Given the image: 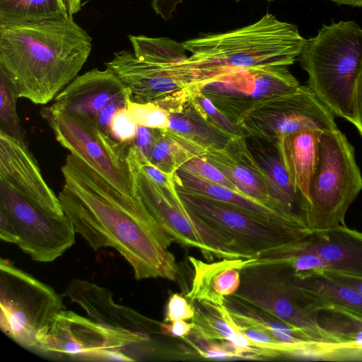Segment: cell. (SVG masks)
<instances>
[{"mask_svg":"<svg viewBox=\"0 0 362 362\" xmlns=\"http://www.w3.org/2000/svg\"><path fill=\"white\" fill-rule=\"evenodd\" d=\"M239 271L240 286L232 296L286 323L313 341L338 345L317 322L316 313L325 303L302 288L288 267L259 264Z\"/></svg>","mask_w":362,"mask_h":362,"instance_id":"5b68a950","label":"cell"},{"mask_svg":"<svg viewBox=\"0 0 362 362\" xmlns=\"http://www.w3.org/2000/svg\"><path fill=\"white\" fill-rule=\"evenodd\" d=\"M81 1L82 0H62L69 17L73 18L74 14L81 11Z\"/></svg>","mask_w":362,"mask_h":362,"instance_id":"ee69618b","label":"cell"},{"mask_svg":"<svg viewBox=\"0 0 362 362\" xmlns=\"http://www.w3.org/2000/svg\"><path fill=\"white\" fill-rule=\"evenodd\" d=\"M63 295L0 259V329L19 346L35 351L38 334L64 308Z\"/></svg>","mask_w":362,"mask_h":362,"instance_id":"ba28073f","label":"cell"},{"mask_svg":"<svg viewBox=\"0 0 362 362\" xmlns=\"http://www.w3.org/2000/svg\"><path fill=\"white\" fill-rule=\"evenodd\" d=\"M204 148L167 129H159L149 161L163 172L175 175L188 160L200 156Z\"/></svg>","mask_w":362,"mask_h":362,"instance_id":"d4e9b609","label":"cell"},{"mask_svg":"<svg viewBox=\"0 0 362 362\" xmlns=\"http://www.w3.org/2000/svg\"><path fill=\"white\" fill-rule=\"evenodd\" d=\"M59 193L75 231L94 250L112 247L132 267L137 280L176 281L178 267L167 234L136 196L118 192L71 153L62 167Z\"/></svg>","mask_w":362,"mask_h":362,"instance_id":"6da1fadb","label":"cell"},{"mask_svg":"<svg viewBox=\"0 0 362 362\" xmlns=\"http://www.w3.org/2000/svg\"><path fill=\"white\" fill-rule=\"evenodd\" d=\"M298 60L316 96L332 113L353 124L362 74V28L353 21L323 25L315 37L306 39Z\"/></svg>","mask_w":362,"mask_h":362,"instance_id":"277c9868","label":"cell"},{"mask_svg":"<svg viewBox=\"0 0 362 362\" xmlns=\"http://www.w3.org/2000/svg\"><path fill=\"white\" fill-rule=\"evenodd\" d=\"M182 339L193 347L202 358L216 360L238 358L235 354L228 349L221 342L207 340L194 329Z\"/></svg>","mask_w":362,"mask_h":362,"instance_id":"836d02e7","label":"cell"},{"mask_svg":"<svg viewBox=\"0 0 362 362\" xmlns=\"http://www.w3.org/2000/svg\"><path fill=\"white\" fill-rule=\"evenodd\" d=\"M322 132L310 130L284 136L272 144L295 188L309 202L312 177L318 161Z\"/></svg>","mask_w":362,"mask_h":362,"instance_id":"44dd1931","label":"cell"},{"mask_svg":"<svg viewBox=\"0 0 362 362\" xmlns=\"http://www.w3.org/2000/svg\"><path fill=\"white\" fill-rule=\"evenodd\" d=\"M63 296L78 304L91 320L107 329L148 341L151 334L158 331L155 325L160 323L117 303L110 289L88 281L74 279Z\"/></svg>","mask_w":362,"mask_h":362,"instance_id":"2e32d148","label":"cell"},{"mask_svg":"<svg viewBox=\"0 0 362 362\" xmlns=\"http://www.w3.org/2000/svg\"><path fill=\"white\" fill-rule=\"evenodd\" d=\"M296 279L302 288L326 305L341 307L362 314V295L353 288L336 282L322 274Z\"/></svg>","mask_w":362,"mask_h":362,"instance_id":"83f0119b","label":"cell"},{"mask_svg":"<svg viewBox=\"0 0 362 362\" xmlns=\"http://www.w3.org/2000/svg\"><path fill=\"white\" fill-rule=\"evenodd\" d=\"M131 100L129 90L108 68L77 76L54 99L52 108L92 119L107 105Z\"/></svg>","mask_w":362,"mask_h":362,"instance_id":"ac0fdd59","label":"cell"},{"mask_svg":"<svg viewBox=\"0 0 362 362\" xmlns=\"http://www.w3.org/2000/svg\"><path fill=\"white\" fill-rule=\"evenodd\" d=\"M92 38L73 18L0 24V68L18 98L46 105L86 62Z\"/></svg>","mask_w":362,"mask_h":362,"instance_id":"7a4b0ae2","label":"cell"},{"mask_svg":"<svg viewBox=\"0 0 362 362\" xmlns=\"http://www.w3.org/2000/svg\"><path fill=\"white\" fill-rule=\"evenodd\" d=\"M321 274L336 282H339L353 288L362 295V277L328 271L324 272Z\"/></svg>","mask_w":362,"mask_h":362,"instance_id":"b9f144b4","label":"cell"},{"mask_svg":"<svg viewBox=\"0 0 362 362\" xmlns=\"http://www.w3.org/2000/svg\"><path fill=\"white\" fill-rule=\"evenodd\" d=\"M189 100L201 117L227 138L243 134L239 127L218 109L214 102L202 92L193 93Z\"/></svg>","mask_w":362,"mask_h":362,"instance_id":"4dcf8cb0","label":"cell"},{"mask_svg":"<svg viewBox=\"0 0 362 362\" xmlns=\"http://www.w3.org/2000/svg\"><path fill=\"white\" fill-rule=\"evenodd\" d=\"M200 156L216 167L240 192L289 216L272 197L265 171L247 144L245 136L235 135L222 146H209Z\"/></svg>","mask_w":362,"mask_h":362,"instance_id":"e0dca14e","label":"cell"},{"mask_svg":"<svg viewBox=\"0 0 362 362\" xmlns=\"http://www.w3.org/2000/svg\"><path fill=\"white\" fill-rule=\"evenodd\" d=\"M69 17L62 0H0V24L53 21Z\"/></svg>","mask_w":362,"mask_h":362,"instance_id":"4316f807","label":"cell"},{"mask_svg":"<svg viewBox=\"0 0 362 362\" xmlns=\"http://www.w3.org/2000/svg\"><path fill=\"white\" fill-rule=\"evenodd\" d=\"M127 160L136 195L175 242L199 249L208 260L243 259L228 237L185 204L177 189H163L146 174L132 146L128 148Z\"/></svg>","mask_w":362,"mask_h":362,"instance_id":"52a82bcc","label":"cell"},{"mask_svg":"<svg viewBox=\"0 0 362 362\" xmlns=\"http://www.w3.org/2000/svg\"><path fill=\"white\" fill-rule=\"evenodd\" d=\"M175 181L177 187L189 193L222 202L271 221L303 228L279 210L243 193L202 180L180 168L175 173Z\"/></svg>","mask_w":362,"mask_h":362,"instance_id":"7402d4cb","label":"cell"},{"mask_svg":"<svg viewBox=\"0 0 362 362\" xmlns=\"http://www.w3.org/2000/svg\"><path fill=\"white\" fill-rule=\"evenodd\" d=\"M319 327L337 344L362 349V314L347 308L325 305L316 313Z\"/></svg>","mask_w":362,"mask_h":362,"instance_id":"cb8c5ba5","label":"cell"},{"mask_svg":"<svg viewBox=\"0 0 362 362\" xmlns=\"http://www.w3.org/2000/svg\"><path fill=\"white\" fill-rule=\"evenodd\" d=\"M0 238L8 243L18 245L19 238L16 229L8 216L0 209Z\"/></svg>","mask_w":362,"mask_h":362,"instance_id":"f35d334b","label":"cell"},{"mask_svg":"<svg viewBox=\"0 0 362 362\" xmlns=\"http://www.w3.org/2000/svg\"><path fill=\"white\" fill-rule=\"evenodd\" d=\"M223 305L237 325L267 330L291 349L313 341L286 323L232 296L224 298Z\"/></svg>","mask_w":362,"mask_h":362,"instance_id":"603a6c76","label":"cell"},{"mask_svg":"<svg viewBox=\"0 0 362 362\" xmlns=\"http://www.w3.org/2000/svg\"><path fill=\"white\" fill-rule=\"evenodd\" d=\"M138 124L129 115L127 107L118 111L114 116L108 131V136L125 147L132 145Z\"/></svg>","mask_w":362,"mask_h":362,"instance_id":"e575fe53","label":"cell"},{"mask_svg":"<svg viewBox=\"0 0 362 362\" xmlns=\"http://www.w3.org/2000/svg\"><path fill=\"white\" fill-rule=\"evenodd\" d=\"M181 63L154 64L123 49L115 52L105 66L129 90L132 102L148 103L190 93V81Z\"/></svg>","mask_w":362,"mask_h":362,"instance_id":"5bb4252c","label":"cell"},{"mask_svg":"<svg viewBox=\"0 0 362 362\" xmlns=\"http://www.w3.org/2000/svg\"><path fill=\"white\" fill-rule=\"evenodd\" d=\"M168 129L204 148L222 146L228 140L201 117L189 100L169 112Z\"/></svg>","mask_w":362,"mask_h":362,"instance_id":"484cf974","label":"cell"},{"mask_svg":"<svg viewBox=\"0 0 362 362\" xmlns=\"http://www.w3.org/2000/svg\"><path fill=\"white\" fill-rule=\"evenodd\" d=\"M127 110L137 124L154 129L168 127L169 113L154 103H138L129 100Z\"/></svg>","mask_w":362,"mask_h":362,"instance_id":"1f68e13d","label":"cell"},{"mask_svg":"<svg viewBox=\"0 0 362 362\" xmlns=\"http://www.w3.org/2000/svg\"><path fill=\"white\" fill-rule=\"evenodd\" d=\"M306 39L296 25L266 13L258 21L226 33L204 34L183 45L191 53L181 63L192 79V91L230 71L293 64Z\"/></svg>","mask_w":362,"mask_h":362,"instance_id":"3957f363","label":"cell"},{"mask_svg":"<svg viewBox=\"0 0 362 362\" xmlns=\"http://www.w3.org/2000/svg\"><path fill=\"white\" fill-rule=\"evenodd\" d=\"M235 123L244 136L272 144L281 136L301 132L338 129L333 113L308 86L254 105Z\"/></svg>","mask_w":362,"mask_h":362,"instance_id":"30bf717a","label":"cell"},{"mask_svg":"<svg viewBox=\"0 0 362 362\" xmlns=\"http://www.w3.org/2000/svg\"><path fill=\"white\" fill-rule=\"evenodd\" d=\"M0 209L13 222L18 247L34 261L51 262L75 243L76 233L68 216L47 211L0 182Z\"/></svg>","mask_w":362,"mask_h":362,"instance_id":"4fadbf2b","label":"cell"},{"mask_svg":"<svg viewBox=\"0 0 362 362\" xmlns=\"http://www.w3.org/2000/svg\"><path fill=\"white\" fill-rule=\"evenodd\" d=\"M193 327L192 322L188 323L182 320L172 322L170 324L163 322L160 326L163 334L181 338L189 334Z\"/></svg>","mask_w":362,"mask_h":362,"instance_id":"ab89813d","label":"cell"},{"mask_svg":"<svg viewBox=\"0 0 362 362\" xmlns=\"http://www.w3.org/2000/svg\"><path fill=\"white\" fill-rule=\"evenodd\" d=\"M138 158L144 171L157 185L169 191L177 189L175 175H170L163 172L153 165L148 159L139 156Z\"/></svg>","mask_w":362,"mask_h":362,"instance_id":"74e56055","label":"cell"},{"mask_svg":"<svg viewBox=\"0 0 362 362\" xmlns=\"http://www.w3.org/2000/svg\"><path fill=\"white\" fill-rule=\"evenodd\" d=\"M354 112V121L353 124L362 136V74L359 77L355 92Z\"/></svg>","mask_w":362,"mask_h":362,"instance_id":"7bdbcfd3","label":"cell"},{"mask_svg":"<svg viewBox=\"0 0 362 362\" xmlns=\"http://www.w3.org/2000/svg\"><path fill=\"white\" fill-rule=\"evenodd\" d=\"M148 341L107 329L71 310H62L38 334L35 351L73 359L134 361L122 352L123 349Z\"/></svg>","mask_w":362,"mask_h":362,"instance_id":"8fae6325","label":"cell"},{"mask_svg":"<svg viewBox=\"0 0 362 362\" xmlns=\"http://www.w3.org/2000/svg\"><path fill=\"white\" fill-rule=\"evenodd\" d=\"M0 130L25 141V133L16 110V90L7 74L0 68Z\"/></svg>","mask_w":362,"mask_h":362,"instance_id":"f546056e","label":"cell"},{"mask_svg":"<svg viewBox=\"0 0 362 362\" xmlns=\"http://www.w3.org/2000/svg\"><path fill=\"white\" fill-rule=\"evenodd\" d=\"M134 54L143 61L158 64H178L187 59L183 43L168 37L128 35Z\"/></svg>","mask_w":362,"mask_h":362,"instance_id":"f1b7e54d","label":"cell"},{"mask_svg":"<svg viewBox=\"0 0 362 362\" xmlns=\"http://www.w3.org/2000/svg\"><path fill=\"white\" fill-rule=\"evenodd\" d=\"M184 0H151L152 8L156 15L160 16L163 20L168 21L172 18L177 7Z\"/></svg>","mask_w":362,"mask_h":362,"instance_id":"60d3db41","label":"cell"},{"mask_svg":"<svg viewBox=\"0 0 362 362\" xmlns=\"http://www.w3.org/2000/svg\"><path fill=\"white\" fill-rule=\"evenodd\" d=\"M180 169L206 182L240 192L216 167L202 156L192 158L185 163Z\"/></svg>","mask_w":362,"mask_h":362,"instance_id":"d6a6232c","label":"cell"},{"mask_svg":"<svg viewBox=\"0 0 362 362\" xmlns=\"http://www.w3.org/2000/svg\"><path fill=\"white\" fill-rule=\"evenodd\" d=\"M41 115L56 140L122 194L135 198L127 160L129 147L112 140L90 119L44 107Z\"/></svg>","mask_w":362,"mask_h":362,"instance_id":"9c48e42d","label":"cell"},{"mask_svg":"<svg viewBox=\"0 0 362 362\" xmlns=\"http://www.w3.org/2000/svg\"><path fill=\"white\" fill-rule=\"evenodd\" d=\"M158 129L138 124L132 146L135 148L139 157L149 160Z\"/></svg>","mask_w":362,"mask_h":362,"instance_id":"8d00e7d4","label":"cell"},{"mask_svg":"<svg viewBox=\"0 0 362 362\" xmlns=\"http://www.w3.org/2000/svg\"><path fill=\"white\" fill-rule=\"evenodd\" d=\"M0 182L50 212L64 214L26 142L0 130Z\"/></svg>","mask_w":362,"mask_h":362,"instance_id":"9a60e30c","label":"cell"},{"mask_svg":"<svg viewBox=\"0 0 362 362\" xmlns=\"http://www.w3.org/2000/svg\"><path fill=\"white\" fill-rule=\"evenodd\" d=\"M177 190L190 210L232 240L243 259L297 240L310 230L271 221L179 187Z\"/></svg>","mask_w":362,"mask_h":362,"instance_id":"7c38bea8","label":"cell"},{"mask_svg":"<svg viewBox=\"0 0 362 362\" xmlns=\"http://www.w3.org/2000/svg\"><path fill=\"white\" fill-rule=\"evenodd\" d=\"M362 189L354 146L339 129L322 132L310 192V228L344 226L346 213Z\"/></svg>","mask_w":362,"mask_h":362,"instance_id":"8992f818","label":"cell"},{"mask_svg":"<svg viewBox=\"0 0 362 362\" xmlns=\"http://www.w3.org/2000/svg\"><path fill=\"white\" fill-rule=\"evenodd\" d=\"M194 313V306L190 304L184 296L175 293L169 297L163 322L187 320L192 319Z\"/></svg>","mask_w":362,"mask_h":362,"instance_id":"d590c367","label":"cell"},{"mask_svg":"<svg viewBox=\"0 0 362 362\" xmlns=\"http://www.w3.org/2000/svg\"><path fill=\"white\" fill-rule=\"evenodd\" d=\"M300 86L298 81L285 65L243 69L235 81L240 116L257 103L289 94Z\"/></svg>","mask_w":362,"mask_h":362,"instance_id":"ffe728a7","label":"cell"},{"mask_svg":"<svg viewBox=\"0 0 362 362\" xmlns=\"http://www.w3.org/2000/svg\"><path fill=\"white\" fill-rule=\"evenodd\" d=\"M293 243L298 247L321 257L328 272L362 277V232L346 225L310 230Z\"/></svg>","mask_w":362,"mask_h":362,"instance_id":"d6986e66","label":"cell"}]
</instances>
